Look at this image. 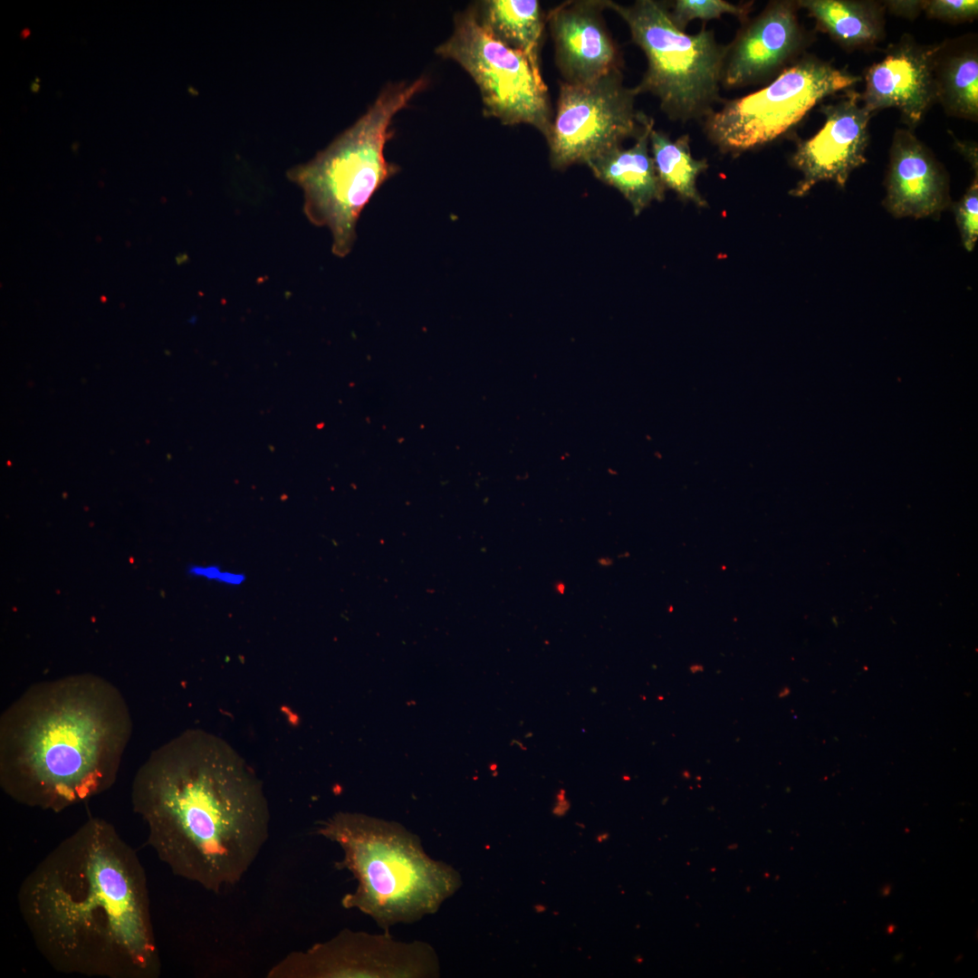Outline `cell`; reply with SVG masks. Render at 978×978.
I'll use <instances>...</instances> for the list:
<instances>
[{"instance_id":"1","label":"cell","mask_w":978,"mask_h":978,"mask_svg":"<svg viewBox=\"0 0 978 978\" xmlns=\"http://www.w3.org/2000/svg\"><path fill=\"white\" fill-rule=\"evenodd\" d=\"M21 916L56 971L157 978L161 964L144 868L114 826L90 818L25 877Z\"/></svg>"},{"instance_id":"2","label":"cell","mask_w":978,"mask_h":978,"mask_svg":"<svg viewBox=\"0 0 978 978\" xmlns=\"http://www.w3.org/2000/svg\"><path fill=\"white\" fill-rule=\"evenodd\" d=\"M147 840L177 877L218 893L237 884L269 835L262 781L221 737L187 729L154 750L131 785Z\"/></svg>"},{"instance_id":"3","label":"cell","mask_w":978,"mask_h":978,"mask_svg":"<svg viewBox=\"0 0 978 978\" xmlns=\"http://www.w3.org/2000/svg\"><path fill=\"white\" fill-rule=\"evenodd\" d=\"M132 734L127 702L91 674L30 686L0 717V786L16 802L53 812L115 782Z\"/></svg>"},{"instance_id":"4","label":"cell","mask_w":978,"mask_h":978,"mask_svg":"<svg viewBox=\"0 0 978 978\" xmlns=\"http://www.w3.org/2000/svg\"><path fill=\"white\" fill-rule=\"evenodd\" d=\"M316 833L340 847L337 867L357 880L342 906L361 911L387 933L435 914L462 885L452 866L430 858L419 837L397 822L339 812L320 823Z\"/></svg>"},{"instance_id":"5","label":"cell","mask_w":978,"mask_h":978,"mask_svg":"<svg viewBox=\"0 0 978 978\" xmlns=\"http://www.w3.org/2000/svg\"><path fill=\"white\" fill-rule=\"evenodd\" d=\"M427 85L425 78L388 84L368 110L312 159L287 171L304 194L311 223L327 226L332 253L346 256L356 238L360 213L398 168L385 158L394 116Z\"/></svg>"},{"instance_id":"6","label":"cell","mask_w":978,"mask_h":978,"mask_svg":"<svg viewBox=\"0 0 978 978\" xmlns=\"http://www.w3.org/2000/svg\"><path fill=\"white\" fill-rule=\"evenodd\" d=\"M606 8L628 24L631 39L645 53L647 71L635 88L659 100L671 120H705L719 101L727 47L705 27L695 34L679 30L666 4L638 0L623 5L606 0Z\"/></svg>"},{"instance_id":"7","label":"cell","mask_w":978,"mask_h":978,"mask_svg":"<svg viewBox=\"0 0 978 978\" xmlns=\"http://www.w3.org/2000/svg\"><path fill=\"white\" fill-rule=\"evenodd\" d=\"M860 81L827 62L804 56L764 88L725 101L704 120L705 133L723 153L759 149L787 132L822 99Z\"/></svg>"},{"instance_id":"8","label":"cell","mask_w":978,"mask_h":978,"mask_svg":"<svg viewBox=\"0 0 978 978\" xmlns=\"http://www.w3.org/2000/svg\"><path fill=\"white\" fill-rule=\"evenodd\" d=\"M436 52L456 62L473 78L484 116L507 126L531 125L548 139L553 117L541 72L483 28L475 5L455 15L452 34Z\"/></svg>"},{"instance_id":"9","label":"cell","mask_w":978,"mask_h":978,"mask_svg":"<svg viewBox=\"0 0 978 978\" xmlns=\"http://www.w3.org/2000/svg\"><path fill=\"white\" fill-rule=\"evenodd\" d=\"M635 88L619 70L583 84L560 83L557 110L546 139L551 166L564 169L636 139L652 118L635 108Z\"/></svg>"},{"instance_id":"10","label":"cell","mask_w":978,"mask_h":978,"mask_svg":"<svg viewBox=\"0 0 978 978\" xmlns=\"http://www.w3.org/2000/svg\"><path fill=\"white\" fill-rule=\"evenodd\" d=\"M440 964L432 946L401 942L389 933L350 929L305 951L288 954L268 971V978H435Z\"/></svg>"},{"instance_id":"11","label":"cell","mask_w":978,"mask_h":978,"mask_svg":"<svg viewBox=\"0 0 978 978\" xmlns=\"http://www.w3.org/2000/svg\"><path fill=\"white\" fill-rule=\"evenodd\" d=\"M820 110L825 116L822 128L801 141L791 156L792 166L801 173V179L790 191L793 197L807 195L822 181L845 187L850 174L867 161L872 113L863 105L860 94L849 91Z\"/></svg>"},{"instance_id":"12","label":"cell","mask_w":978,"mask_h":978,"mask_svg":"<svg viewBox=\"0 0 978 978\" xmlns=\"http://www.w3.org/2000/svg\"><path fill=\"white\" fill-rule=\"evenodd\" d=\"M797 2L773 1L727 45L722 84L739 88L768 80L801 52L805 37Z\"/></svg>"},{"instance_id":"13","label":"cell","mask_w":978,"mask_h":978,"mask_svg":"<svg viewBox=\"0 0 978 978\" xmlns=\"http://www.w3.org/2000/svg\"><path fill=\"white\" fill-rule=\"evenodd\" d=\"M938 45L925 46L910 38L891 46L865 74L863 105L873 114L896 108L914 127L936 101L935 59Z\"/></svg>"},{"instance_id":"14","label":"cell","mask_w":978,"mask_h":978,"mask_svg":"<svg viewBox=\"0 0 978 978\" xmlns=\"http://www.w3.org/2000/svg\"><path fill=\"white\" fill-rule=\"evenodd\" d=\"M604 9L606 0L567 1L547 14L556 63L565 82L588 83L619 68Z\"/></svg>"},{"instance_id":"15","label":"cell","mask_w":978,"mask_h":978,"mask_svg":"<svg viewBox=\"0 0 978 978\" xmlns=\"http://www.w3.org/2000/svg\"><path fill=\"white\" fill-rule=\"evenodd\" d=\"M950 203L945 170L910 130L897 129L889 151L885 208L895 217L939 216Z\"/></svg>"},{"instance_id":"16","label":"cell","mask_w":978,"mask_h":978,"mask_svg":"<svg viewBox=\"0 0 978 978\" xmlns=\"http://www.w3.org/2000/svg\"><path fill=\"white\" fill-rule=\"evenodd\" d=\"M653 129L654 120L651 119L632 147L612 149L586 164L598 179L623 195L636 216L653 201H662L665 197L666 188L649 154V136Z\"/></svg>"},{"instance_id":"17","label":"cell","mask_w":978,"mask_h":978,"mask_svg":"<svg viewBox=\"0 0 978 978\" xmlns=\"http://www.w3.org/2000/svg\"><path fill=\"white\" fill-rule=\"evenodd\" d=\"M480 24L541 72L540 49L546 17L537 0H488L475 5Z\"/></svg>"},{"instance_id":"18","label":"cell","mask_w":978,"mask_h":978,"mask_svg":"<svg viewBox=\"0 0 978 978\" xmlns=\"http://www.w3.org/2000/svg\"><path fill=\"white\" fill-rule=\"evenodd\" d=\"M936 101L954 117L977 120L978 53L967 41L939 44L935 59Z\"/></svg>"},{"instance_id":"19","label":"cell","mask_w":978,"mask_h":978,"mask_svg":"<svg viewBox=\"0 0 978 978\" xmlns=\"http://www.w3.org/2000/svg\"><path fill=\"white\" fill-rule=\"evenodd\" d=\"M797 5L844 48L872 46L884 34L883 9L874 2L801 0Z\"/></svg>"},{"instance_id":"20","label":"cell","mask_w":978,"mask_h":978,"mask_svg":"<svg viewBox=\"0 0 978 978\" xmlns=\"http://www.w3.org/2000/svg\"><path fill=\"white\" fill-rule=\"evenodd\" d=\"M649 147L657 176L665 188L675 191L685 201L706 206L696 188L698 176L708 168L705 158L696 159L690 149L687 134L671 139L666 133L653 129Z\"/></svg>"},{"instance_id":"21","label":"cell","mask_w":978,"mask_h":978,"mask_svg":"<svg viewBox=\"0 0 978 978\" xmlns=\"http://www.w3.org/2000/svg\"><path fill=\"white\" fill-rule=\"evenodd\" d=\"M666 5L673 24L684 31L695 19L707 21L720 18L725 14L735 15L744 22L752 4L734 5L724 0H676Z\"/></svg>"},{"instance_id":"22","label":"cell","mask_w":978,"mask_h":978,"mask_svg":"<svg viewBox=\"0 0 978 978\" xmlns=\"http://www.w3.org/2000/svg\"><path fill=\"white\" fill-rule=\"evenodd\" d=\"M954 213L963 245L972 252L978 238L977 174L963 197L954 205Z\"/></svg>"},{"instance_id":"23","label":"cell","mask_w":978,"mask_h":978,"mask_svg":"<svg viewBox=\"0 0 978 978\" xmlns=\"http://www.w3.org/2000/svg\"><path fill=\"white\" fill-rule=\"evenodd\" d=\"M923 11L929 17L948 22L973 20L978 14L976 0H928L923 1Z\"/></svg>"},{"instance_id":"24","label":"cell","mask_w":978,"mask_h":978,"mask_svg":"<svg viewBox=\"0 0 978 978\" xmlns=\"http://www.w3.org/2000/svg\"><path fill=\"white\" fill-rule=\"evenodd\" d=\"M187 571L192 577L216 581L230 587L241 586L246 580L244 573L226 570L216 564H191L187 567Z\"/></svg>"},{"instance_id":"25","label":"cell","mask_w":978,"mask_h":978,"mask_svg":"<svg viewBox=\"0 0 978 978\" xmlns=\"http://www.w3.org/2000/svg\"><path fill=\"white\" fill-rule=\"evenodd\" d=\"M887 5L893 13L910 18L923 10V1H888Z\"/></svg>"},{"instance_id":"26","label":"cell","mask_w":978,"mask_h":978,"mask_svg":"<svg viewBox=\"0 0 978 978\" xmlns=\"http://www.w3.org/2000/svg\"><path fill=\"white\" fill-rule=\"evenodd\" d=\"M39 82H40V80H39V78H38V77H35V81H34V82H32V84H31V91H32L33 92H35V93H36V92H38V91H39V90H40V84H39Z\"/></svg>"},{"instance_id":"27","label":"cell","mask_w":978,"mask_h":978,"mask_svg":"<svg viewBox=\"0 0 978 978\" xmlns=\"http://www.w3.org/2000/svg\"><path fill=\"white\" fill-rule=\"evenodd\" d=\"M31 34V30L27 27L24 28L20 33V38L25 40Z\"/></svg>"},{"instance_id":"28","label":"cell","mask_w":978,"mask_h":978,"mask_svg":"<svg viewBox=\"0 0 978 978\" xmlns=\"http://www.w3.org/2000/svg\"><path fill=\"white\" fill-rule=\"evenodd\" d=\"M556 590H557V591H558V592H560V593H563V592H564V590H565V585H564V584H562V583H561V584H558V585L556 586Z\"/></svg>"},{"instance_id":"29","label":"cell","mask_w":978,"mask_h":978,"mask_svg":"<svg viewBox=\"0 0 978 978\" xmlns=\"http://www.w3.org/2000/svg\"><path fill=\"white\" fill-rule=\"evenodd\" d=\"M535 908L537 909V912L544 911V906H536Z\"/></svg>"}]
</instances>
